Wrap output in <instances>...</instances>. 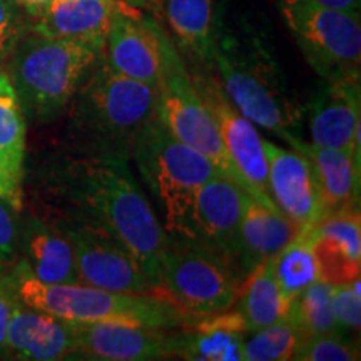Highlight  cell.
I'll return each instance as SVG.
<instances>
[{"instance_id":"1","label":"cell","mask_w":361,"mask_h":361,"mask_svg":"<svg viewBox=\"0 0 361 361\" xmlns=\"http://www.w3.org/2000/svg\"><path fill=\"white\" fill-rule=\"evenodd\" d=\"M44 180L52 196L74 209V219L96 224L119 239L164 295L159 264L168 236L128 157L72 149L49 164Z\"/></svg>"},{"instance_id":"2","label":"cell","mask_w":361,"mask_h":361,"mask_svg":"<svg viewBox=\"0 0 361 361\" xmlns=\"http://www.w3.org/2000/svg\"><path fill=\"white\" fill-rule=\"evenodd\" d=\"M67 111L72 149L130 159L139 135L157 117V87L117 74L101 54Z\"/></svg>"},{"instance_id":"3","label":"cell","mask_w":361,"mask_h":361,"mask_svg":"<svg viewBox=\"0 0 361 361\" xmlns=\"http://www.w3.org/2000/svg\"><path fill=\"white\" fill-rule=\"evenodd\" d=\"M211 66L226 96L252 124L278 135L293 149L298 137L303 107L290 97L276 61L255 32L221 34L214 27Z\"/></svg>"},{"instance_id":"4","label":"cell","mask_w":361,"mask_h":361,"mask_svg":"<svg viewBox=\"0 0 361 361\" xmlns=\"http://www.w3.org/2000/svg\"><path fill=\"white\" fill-rule=\"evenodd\" d=\"M101 54L79 40L27 32L6 59L25 121L44 124L64 114Z\"/></svg>"},{"instance_id":"5","label":"cell","mask_w":361,"mask_h":361,"mask_svg":"<svg viewBox=\"0 0 361 361\" xmlns=\"http://www.w3.org/2000/svg\"><path fill=\"white\" fill-rule=\"evenodd\" d=\"M8 276L17 300L67 322H119L161 328H183L194 322L162 296L107 291L84 283H42L22 259L11 266Z\"/></svg>"},{"instance_id":"6","label":"cell","mask_w":361,"mask_h":361,"mask_svg":"<svg viewBox=\"0 0 361 361\" xmlns=\"http://www.w3.org/2000/svg\"><path fill=\"white\" fill-rule=\"evenodd\" d=\"M157 209L166 236L194 243V202L206 180L221 174L196 149L178 141L168 129L152 121L134 144L133 156Z\"/></svg>"},{"instance_id":"7","label":"cell","mask_w":361,"mask_h":361,"mask_svg":"<svg viewBox=\"0 0 361 361\" xmlns=\"http://www.w3.org/2000/svg\"><path fill=\"white\" fill-rule=\"evenodd\" d=\"M159 268L164 295L194 319L231 308L246 279L236 268L197 243L169 238Z\"/></svg>"},{"instance_id":"8","label":"cell","mask_w":361,"mask_h":361,"mask_svg":"<svg viewBox=\"0 0 361 361\" xmlns=\"http://www.w3.org/2000/svg\"><path fill=\"white\" fill-rule=\"evenodd\" d=\"M161 72L157 82V119L180 142L196 149L226 178L241 184L223 144L218 126L194 89L186 64L161 29Z\"/></svg>"},{"instance_id":"9","label":"cell","mask_w":361,"mask_h":361,"mask_svg":"<svg viewBox=\"0 0 361 361\" xmlns=\"http://www.w3.org/2000/svg\"><path fill=\"white\" fill-rule=\"evenodd\" d=\"M279 11L306 61L324 82L360 80V13L336 11L313 0H279Z\"/></svg>"},{"instance_id":"10","label":"cell","mask_w":361,"mask_h":361,"mask_svg":"<svg viewBox=\"0 0 361 361\" xmlns=\"http://www.w3.org/2000/svg\"><path fill=\"white\" fill-rule=\"evenodd\" d=\"M192 85L218 126L223 144L247 194L276 207L269 192L264 139L245 114L226 96L213 66L189 72Z\"/></svg>"},{"instance_id":"11","label":"cell","mask_w":361,"mask_h":361,"mask_svg":"<svg viewBox=\"0 0 361 361\" xmlns=\"http://www.w3.org/2000/svg\"><path fill=\"white\" fill-rule=\"evenodd\" d=\"M59 226L74 247L80 283L107 291L166 298L139 259L106 229L82 219H69Z\"/></svg>"},{"instance_id":"12","label":"cell","mask_w":361,"mask_h":361,"mask_svg":"<svg viewBox=\"0 0 361 361\" xmlns=\"http://www.w3.org/2000/svg\"><path fill=\"white\" fill-rule=\"evenodd\" d=\"M247 196L241 184L218 174L200 188L192 213L194 243L214 252L241 274L238 263L239 231Z\"/></svg>"},{"instance_id":"13","label":"cell","mask_w":361,"mask_h":361,"mask_svg":"<svg viewBox=\"0 0 361 361\" xmlns=\"http://www.w3.org/2000/svg\"><path fill=\"white\" fill-rule=\"evenodd\" d=\"M75 355L104 361H152L178 353L179 335L171 328L119 322L75 323Z\"/></svg>"},{"instance_id":"14","label":"cell","mask_w":361,"mask_h":361,"mask_svg":"<svg viewBox=\"0 0 361 361\" xmlns=\"http://www.w3.org/2000/svg\"><path fill=\"white\" fill-rule=\"evenodd\" d=\"M161 25L146 19L133 6L117 2L104 42L102 57L124 78L156 85L161 72Z\"/></svg>"},{"instance_id":"15","label":"cell","mask_w":361,"mask_h":361,"mask_svg":"<svg viewBox=\"0 0 361 361\" xmlns=\"http://www.w3.org/2000/svg\"><path fill=\"white\" fill-rule=\"evenodd\" d=\"M268 183L273 202L281 213L303 228L323 218L318 180L310 157L296 149L264 141Z\"/></svg>"},{"instance_id":"16","label":"cell","mask_w":361,"mask_h":361,"mask_svg":"<svg viewBox=\"0 0 361 361\" xmlns=\"http://www.w3.org/2000/svg\"><path fill=\"white\" fill-rule=\"evenodd\" d=\"M318 264V279L340 286L360 279L361 216L360 206L324 214L306 228Z\"/></svg>"},{"instance_id":"17","label":"cell","mask_w":361,"mask_h":361,"mask_svg":"<svg viewBox=\"0 0 361 361\" xmlns=\"http://www.w3.org/2000/svg\"><path fill=\"white\" fill-rule=\"evenodd\" d=\"M74 324L17 300L7 328L6 356L25 361H56L75 355Z\"/></svg>"},{"instance_id":"18","label":"cell","mask_w":361,"mask_h":361,"mask_svg":"<svg viewBox=\"0 0 361 361\" xmlns=\"http://www.w3.org/2000/svg\"><path fill=\"white\" fill-rule=\"evenodd\" d=\"M360 80L326 82L308 112L311 144L341 149L360 161Z\"/></svg>"},{"instance_id":"19","label":"cell","mask_w":361,"mask_h":361,"mask_svg":"<svg viewBox=\"0 0 361 361\" xmlns=\"http://www.w3.org/2000/svg\"><path fill=\"white\" fill-rule=\"evenodd\" d=\"M119 0H49L29 17V32L71 39L102 51Z\"/></svg>"},{"instance_id":"20","label":"cell","mask_w":361,"mask_h":361,"mask_svg":"<svg viewBox=\"0 0 361 361\" xmlns=\"http://www.w3.org/2000/svg\"><path fill=\"white\" fill-rule=\"evenodd\" d=\"M42 283H80L74 247L57 223L51 224L37 216L20 223L19 258Z\"/></svg>"},{"instance_id":"21","label":"cell","mask_w":361,"mask_h":361,"mask_svg":"<svg viewBox=\"0 0 361 361\" xmlns=\"http://www.w3.org/2000/svg\"><path fill=\"white\" fill-rule=\"evenodd\" d=\"M305 231L303 226L286 218L278 207L247 196L239 231V269L247 276L259 264L273 259Z\"/></svg>"},{"instance_id":"22","label":"cell","mask_w":361,"mask_h":361,"mask_svg":"<svg viewBox=\"0 0 361 361\" xmlns=\"http://www.w3.org/2000/svg\"><path fill=\"white\" fill-rule=\"evenodd\" d=\"M296 151L310 157L318 180L323 216L360 206V161L341 149L301 141Z\"/></svg>"},{"instance_id":"23","label":"cell","mask_w":361,"mask_h":361,"mask_svg":"<svg viewBox=\"0 0 361 361\" xmlns=\"http://www.w3.org/2000/svg\"><path fill=\"white\" fill-rule=\"evenodd\" d=\"M27 121L7 72L0 74V166L13 202L22 206Z\"/></svg>"},{"instance_id":"24","label":"cell","mask_w":361,"mask_h":361,"mask_svg":"<svg viewBox=\"0 0 361 361\" xmlns=\"http://www.w3.org/2000/svg\"><path fill=\"white\" fill-rule=\"evenodd\" d=\"M168 24L189 54L211 66L214 47L213 0H166Z\"/></svg>"},{"instance_id":"25","label":"cell","mask_w":361,"mask_h":361,"mask_svg":"<svg viewBox=\"0 0 361 361\" xmlns=\"http://www.w3.org/2000/svg\"><path fill=\"white\" fill-rule=\"evenodd\" d=\"M238 301L250 333L286 319L290 313V303L283 298L271 271V259L247 274Z\"/></svg>"},{"instance_id":"26","label":"cell","mask_w":361,"mask_h":361,"mask_svg":"<svg viewBox=\"0 0 361 361\" xmlns=\"http://www.w3.org/2000/svg\"><path fill=\"white\" fill-rule=\"evenodd\" d=\"M271 271L283 298L290 305L310 284L318 281V264L306 229L271 259Z\"/></svg>"},{"instance_id":"27","label":"cell","mask_w":361,"mask_h":361,"mask_svg":"<svg viewBox=\"0 0 361 361\" xmlns=\"http://www.w3.org/2000/svg\"><path fill=\"white\" fill-rule=\"evenodd\" d=\"M176 356L194 361H245V335L192 322V328L179 335Z\"/></svg>"},{"instance_id":"28","label":"cell","mask_w":361,"mask_h":361,"mask_svg":"<svg viewBox=\"0 0 361 361\" xmlns=\"http://www.w3.org/2000/svg\"><path fill=\"white\" fill-rule=\"evenodd\" d=\"M331 295L333 286L318 279L291 301L288 319L301 340L318 335H343L333 314Z\"/></svg>"},{"instance_id":"29","label":"cell","mask_w":361,"mask_h":361,"mask_svg":"<svg viewBox=\"0 0 361 361\" xmlns=\"http://www.w3.org/2000/svg\"><path fill=\"white\" fill-rule=\"evenodd\" d=\"M301 341L290 319H281L255 331L245 341V361H286L291 360Z\"/></svg>"},{"instance_id":"30","label":"cell","mask_w":361,"mask_h":361,"mask_svg":"<svg viewBox=\"0 0 361 361\" xmlns=\"http://www.w3.org/2000/svg\"><path fill=\"white\" fill-rule=\"evenodd\" d=\"M291 360L296 361H355L360 350L343 335H318L298 343Z\"/></svg>"},{"instance_id":"31","label":"cell","mask_w":361,"mask_h":361,"mask_svg":"<svg viewBox=\"0 0 361 361\" xmlns=\"http://www.w3.org/2000/svg\"><path fill=\"white\" fill-rule=\"evenodd\" d=\"M333 314L341 333L360 331L361 326V300L360 279L333 286L331 295Z\"/></svg>"},{"instance_id":"32","label":"cell","mask_w":361,"mask_h":361,"mask_svg":"<svg viewBox=\"0 0 361 361\" xmlns=\"http://www.w3.org/2000/svg\"><path fill=\"white\" fill-rule=\"evenodd\" d=\"M29 32V17L13 0H0V52L8 56L16 44Z\"/></svg>"},{"instance_id":"33","label":"cell","mask_w":361,"mask_h":361,"mask_svg":"<svg viewBox=\"0 0 361 361\" xmlns=\"http://www.w3.org/2000/svg\"><path fill=\"white\" fill-rule=\"evenodd\" d=\"M19 209L0 196V263L6 268L19 258Z\"/></svg>"},{"instance_id":"34","label":"cell","mask_w":361,"mask_h":361,"mask_svg":"<svg viewBox=\"0 0 361 361\" xmlns=\"http://www.w3.org/2000/svg\"><path fill=\"white\" fill-rule=\"evenodd\" d=\"M17 296L13 291L11 276L6 273L0 276V358L6 356V338H7V328L11 323V316L13 305H16Z\"/></svg>"},{"instance_id":"35","label":"cell","mask_w":361,"mask_h":361,"mask_svg":"<svg viewBox=\"0 0 361 361\" xmlns=\"http://www.w3.org/2000/svg\"><path fill=\"white\" fill-rule=\"evenodd\" d=\"M313 2L319 4V6L336 8V11L350 12V13H360L361 0H313Z\"/></svg>"},{"instance_id":"36","label":"cell","mask_w":361,"mask_h":361,"mask_svg":"<svg viewBox=\"0 0 361 361\" xmlns=\"http://www.w3.org/2000/svg\"><path fill=\"white\" fill-rule=\"evenodd\" d=\"M17 7H20L27 17H32L42 8L49 0H13Z\"/></svg>"},{"instance_id":"37","label":"cell","mask_w":361,"mask_h":361,"mask_svg":"<svg viewBox=\"0 0 361 361\" xmlns=\"http://www.w3.org/2000/svg\"><path fill=\"white\" fill-rule=\"evenodd\" d=\"M0 196L4 197V200L6 201H8L11 202V204L16 207V209H19L20 211V207L16 204V202H13V200H12V196H11V191H8V186H7V180H6V176H4V171H2V166H0Z\"/></svg>"},{"instance_id":"38","label":"cell","mask_w":361,"mask_h":361,"mask_svg":"<svg viewBox=\"0 0 361 361\" xmlns=\"http://www.w3.org/2000/svg\"><path fill=\"white\" fill-rule=\"evenodd\" d=\"M129 6H134V7H149V8H154V11H159L162 0H128Z\"/></svg>"},{"instance_id":"39","label":"cell","mask_w":361,"mask_h":361,"mask_svg":"<svg viewBox=\"0 0 361 361\" xmlns=\"http://www.w3.org/2000/svg\"><path fill=\"white\" fill-rule=\"evenodd\" d=\"M6 56H4L2 52H0V74H2L4 71H6Z\"/></svg>"},{"instance_id":"40","label":"cell","mask_w":361,"mask_h":361,"mask_svg":"<svg viewBox=\"0 0 361 361\" xmlns=\"http://www.w3.org/2000/svg\"><path fill=\"white\" fill-rule=\"evenodd\" d=\"M6 269H7V268H6V266H4L2 263H0V276H2V274H4V273H6Z\"/></svg>"}]
</instances>
